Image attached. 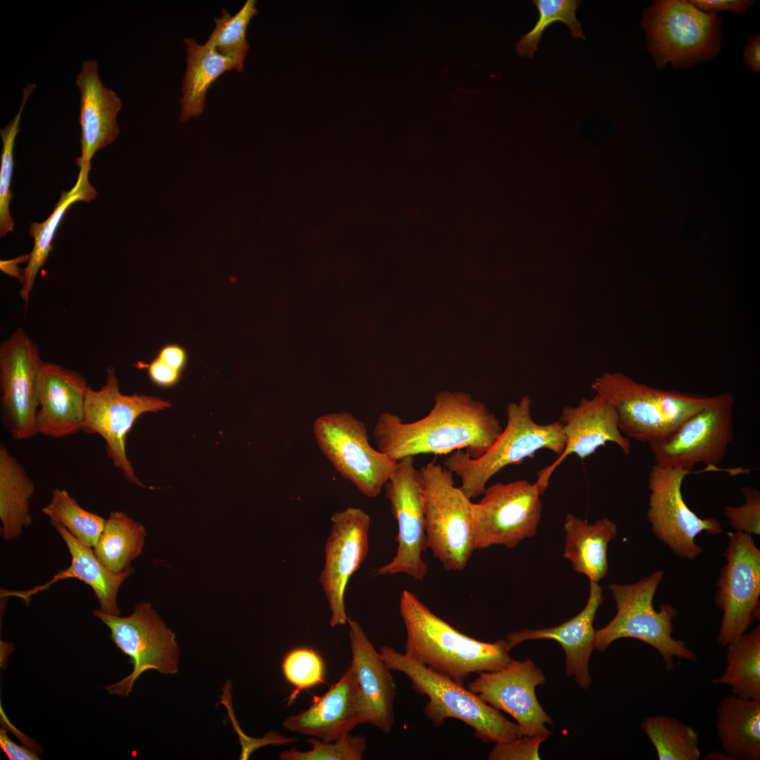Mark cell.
Here are the masks:
<instances>
[{
    "label": "cell",
    "mask_w": 760,
    "mask_h": 760,
    "mask_svg": "<svg viewBox=\"0 0 760 760\" xmlns=\"http://www.w3.org/2000/svg\"><path fill=\"white\" fill-rule=\"evenodd\" d=\"M503 428L483 403L461 392L443 391L429 414L405 422L384 411L378 417L374 438L377 449L398 461L422 454L448 455L463 450L471 457L483 455Z\"/></svg>",
    "instance_id": "1"
},
{
    "label": "cell",
    "mask_w": 760,
    "mask_h": 760,
    "mask_svg": "<svg viewBox=\"0 0 760 760\" xmlns=\"http://www.w3.org/2000/svg\"><path fill=\"white\" fill-rule=\"evenodd\" d=\"M399 612L406 630L405 654L464 685L473 673L500 670L513 661L507 640L486 642L460 632L404 590Z\"/></svg>",
    "instance_id": "2"
},
{
    "label": "cell",
    "mask_w": 760,
    "mask_h": 760,
    "mask_svg": "<svg viewBox=\"0 0 760 760\" xmlns=\"http://www.w3.org/2000/svg\"><path fill=\"white\" fill-rule=\"evenodd\" d=\"M506 414L505 427L483 455L471 457L464 450H458L445 459L444 467L460 479V488L471 500L483 495L489 480L505 467L519 464L542 449L559 456L564 448L561 422H536L528 396L508 404Z\"/></svg>",
    "instance_id": "3"
},
{
    "label": "cell",
    "mask_w": 760,
    "mask_h": 760,
    "mask_svg": "<svg viewBox=\"0 0 760 760\" xmlns=\"http://www.w3.org/2000/svg\"><path fill=\"white\" fill-rule=\"evenodd\" d=\"M379 652L391 670L400 671L410 680L412 688L426 696V718L435 726L446 719H458L471 727L475 735L486 742H506L518 737L517 723L508 720L500 710L482 700L464 685L412 659L389 645Z\"/></svg>",
    "instance_id": "4"
},
{
    "label": "cell",
    "mask_w": 760,
    "mask_h": 760,
    "mask_svg": "<svg viewBox=\"0 0 760 760\" xmlns=\"http://www.w3.org/2000/svg\"><path fill=\"white\" fill-rule=\"evenodd\" d=\"M591 387L614 407L621 432L647 443L673 430L710 398L650 387L619 372L602 373Z\"/></svg>",
    "instance_id": "5"
},
{
    "label": "cell",
    "mask_w": 760,
    "mask_h": 760,
    "mask_svg": "<svg viewBox=\"0 0 760 760\" xmlns=\"http://www.w3.org/2000/svg\"><path fill=\"white\" fill-rule=\"evenodd\" d=\"M721 20L706 13L689 1L657 0L642 10L641 25L655 66L662 70L668 63L673 69L688 68L720 52Z\"/></svg>",
    "instance_id": "6"
},
{
    "label": "cell",
    "mask_w": 760,
    "mask_h": 760,
    "mask_svg": "<svg viewBox=\"0 0 760 760\" xmlns=\"http://www.w3.org/2000/svg\"><path fill=\"white\" fill-rule=\"evenodd\" d=\"M663 575L664 571L658 570L633 584L609 585L617 611L608 624L596 631L595 649L604 652L618 639H637L659 652L668 672L674 669V658L697 659L683 640L672 636V620L678 614L676 609L669 604H661L659 611L653 607V598Z\"/></svg>",
    "instance_id": "7"
},
{
    "label": "cell",
    "mask_w": 760,
    "mask_h": 760,
    "mask_svg": "<svg viewBox=\"0 0 760 760\" xmlns=\"http://www.w3.org/2000/svg\"><path fill=\"white\" fill-rule=\"evenodd\" d=\"M419 475L427 548L445 570L462 571L476 550L472 502L444 466L432 461L419 469Z\"/></svg>",
    "instance_id": "8"
},
{
    "label": "cell",
    "mask_w": 760,
    "mask_h": 760,
    "mask_svg": "<svg viewBox=\"0 0 760 760\" xmlns=\"http://www.w3.org/2000/svg\"><path fill=\"white\" fill-rule=\"evenodd\" d=\"M313 434L320 451L364 496L378 497L398 461L373 448L365 424L348 412L316 418Z\"/></svg>",
    "instance_id": "9"
},
{
    "label": "cell",
    "mask_w": 760,
    "mask_h": 760,
    "mask_svg": "<svg viewBox=\"0 0 760 760\" xmlns=\"http://www.w3.org/2000/svg\"><path fill=\"white\" fill-rule=\"evenodd\" d=\"M110 630L115 645L127 656L133 670L116 683L105 686L111 695H129L136 680L148 670L172 675L179 671V649L175 633L148 602L137 604L127 616L93 611Z\"/></svg>",
    "instance_id": "10"
},
{
    "label": "cell",
    "mask_w": 760,
    "mask_h": 760,
    "mask_svg": "<svg viewBox=\"0 0 760 760\" xmlns=\"http://www.w3.org/2000/svg\"><path fill=\"white\" fill-rule=\"evenodd\" d=\"M730 393L710 396L708 403L666 434L648 443L654 464L692 469L699 463L716 467L733 438Z\"/></svg>",
    "instance_id": "11"
},
{
    "label": "cell",
    "mask_w": 760,
    "mask_h": 760,
    "mask_svg": "<svg viewBox=\"0 0 760 760\" xmlns=\"http://www.w3.org/2000/svg\"><path fill=\"white\" fill-rule=\"evenodd\" d=\"M543 494L536 483L523 479L486 487L481 500L471 504L475 550L512 549L533 537L542 517Z\"/></svg>",
    "instance_id": "12"
},
{
    "label": "cell",
    "mask_w": 760,
    "mask_h": 760,
    "mask_svg": "<svg viewBox=\"0 0 760 760\" xmlns=\"http://www.w3.org/2000/svg\"><path fill=\"white\" fill-rule=\"evenodd\" d=\"M171 405L170 401L152 395L122 393L115 369L108 367L103 386L97 391L88 389L82 431L102 437L108 457L129 482L153 489L144 486L135 475L127 456L126 438L139 416L158 412Z\"/></svg>",
    "instance_id": "13"
},
{
    "label": "cell",
    "mask_w": 760,
    "mask_h": 760,
    "mask_svg": "<svg viewBox=\"0 0 760 760\" xmlns=\"http://www.w3.org/2000/svg\"><path fill=\"white\" fill-rule=\"evenodd\" d=\"M726 564L717 582L716 607L723 612L718 636L725 647L759 618L760 550L752 535L727 533Z\"/></svg>",
    "instance_id": "14"
},
{
    "label": "cell",
    "mask_w": 760,
    "mask_h": 760,
    "mask_svg": "<svg viewBox=\"0 0 760 760\" xmlns=\"http://www.w3.org/2000/svg\"><path fill=\"white\" fill-rule=\"evenodd\" d=\"M692 469L663 467L656 464L649 473L650 490L647 519L655 536L678 556L693 559L702 552L695 541L701 532L723 533L714 517L700 518L685 502L681 486Z\"/></svg>",
    "instance_id": "15"
},
{
    "label": "cell",
    "mask_w": 760,
    "mask_h": 760,
    "mask_svg": "<svg viewBox=\"0 0 760 760\" xmlns=\"http://www.w3.org/2000/svg\"><path fill=\"white\" fill-rule=\"evenodd\" d=\"M384 488L398 524V546L392 559L375 569V574H403L422 581L428 572V566L422 557L427 548L426 520L414 457H405L398 461Z\"/></svg>",
    "instance_id": "16"
},
{
    "label": "cell",
    "mask_w": 760,
    "mask_h": 760,
    "mask_svg": "<svg viewBox=\"0 0 760 760\" xmlns=\"http://www.w3.org/2000/svg\"><path fill=\"white\" fill-rule=\"evenodd\" d=\"M44 364L36 345L22 328L1 343L3 422L15 440H26L36 434L35 417Z\"/></svg>",
    "instance_id": "17"
},
{
    "label": "cell",
    "mask_w": 760,
    "mask_h": 760,
    "mask_svg": "<svg viewBox=\"0 0 760 760\" xmlns=\"http://www.w3.org/2000/svg\"><path fill=\"white\" fill-rule=\"evenodd\" d=\"M331 520L319 582L329 603L330 626L335 627L348 621L346 589L367 556L371 518L360 508L347 507L333 513Z\"/></svg>",
    "instance_id": "18"
},
{
    "label": "cell",
    "mask_w": 760,
    "mask_h": 760,
    "mask_svg": "<svg viewBox=\"0 0 760 760\" xmlns=\"http://www.w3.org/2000/svg\"><path fill=\"white\" fill-rule=\"evenodd\" d=\"M545 682L541 669L528 659L513 660L507 666L493 672H481L468 685V689L498 710L511 715L519 726V736L543 735L552 733L550 717L538 702L536 688Z\"/></svg>",
    "instance_id": "19"
},
{
    "label": "cell",
    "mask_w": 760,
    "mask_h": 760,
    "mask_svg": "<svg viewBox=\"0 0 760 760\" xmlns=\"http://www.w3.org/2000/svg\"><path fill=\"white\" fill-rule=\"evenodd\" d=\"M559 421L562 425L565 446L552 464L536 474L535 483L543 493L552 473L570 455L576 454L584 460L607 442L617 445L625 455L630 453L631 441L621 432L614 407L597 394L590 399L581 398L576 407L564 406Z\"/></svg>",
    "instance_id": "20"
},
{
    "label": "cell",
    "mask_w": 760,
    "mask_h": 760,
    "mask_svg": "<svg viewBox=\"0 0 760 760\" xmlns=\"http://www.w3.org/2000/svg\"><path fill=\"white\" fill-rule=\"evenodd\" d=\"M352 661L349 666L355 686L363 723L388 734L395 723L393 677L360 624L348 619Z\"/></svg>",
    "instance_id": "21"
},
{
    "label": "cell",
    "mask_w": 760,
    "mask_h": 760,
    "mask_svg": "<svg viewBox=\"0 0 760 760\" xmlns=\"http://www.w3.org/2000/svg\"><path fill=\"white\" fill-rule=\"evenodd\" d=\"M89 388L78 372L44 362L35 417L36 434L62 438L82 431Z\"/></svg>",
    "instance_id": "22"
},
{
    "label": "cell",
    "mask_w": 760,
    "mask_h": 760,
    "mask_svg": "<svg viewBox=\"0 0 760 760\" xmlns=\"http://www.w3.org/2000/svg\"><path fill=\"white\" fill-rule=\"evenodd\" d=\"M80 92V124L82 155L77 159L80 168H91L95 153L116 139L119 127L116 117L121 110V99L102 84L96 60L84 61L76 75Z\"/></svg>",
    "instance_id": "23"
},
{
    "label": "cell",
    "mask_w": 760,
    "mask_h": 760,
    "mask_svg": "<svg viewBox=\"0 0 760 760\" xmlns=\"http://www.w3.org/2000/svg\"><path fill=\"white\" fill-rule=\"evenodd\" d=\"M362 723L360 703L348 667L322 696L314 697L308 709L287 716L283 726L291 732L328 742L343 738Z\"/></svg>",
    "instance_id": "24"
},
{
    "label": "cell",
    "mask_w": 760,
    "mask_h": 760,
    "mask_svg": "<svg viewBox=\"0 0 760 760\" xmlns=\"http://www.w3.org/2000/svg\"><path fill=\"white\" fill-rule=\"evenodd\" d=\"M604 600L597 582L590 581V594L583 609L557 626L542 629H522L507 635L511 648L528 640L548 639L559 642L565 652L566 672L577 684L586 689L590 683L589 659L594 649L596 631L593 622Z\"/></svg>",
    "instance_id": "25"
},
{
    "label": "cell",
    "mask_w": 760,
    "mask_h": 760,
    "mask_svg": "<svg viewBox=\"0 0 760 760\" xmlns=\"http://www.w3.org/2000/svg\"><path fill=\"white\" fill-rule=\"evenodd\" d=\"M51 525L60 534L71 556L70 565L59 571L49 581L24 590H1V597L15 596L25 602L51 585L68 578H76L88 585L94 591L100 604V609L105 613L119 616L120 610L118 605V593L122 583L132 574L130 566L120 573H113L106 569L96 556L92 547H89L70 533L63 525L50 521Z\"/></svg>",
    "instance_id": "26"
},
{
    "label": "cell",
    "mask_w": 760,
    "mask_h": 760,
    "mask_svg": "<svg viewBox=\"0 0 760 760\" xmlns=\"http://www.w3.org/2000/svg\"><path fill=\"white\" fill-rule=\"evenodd\" d=\"M564 557L574 571L586 576L590 581L599 582L609 567L607 548L617 535V526L607 518L589 524L572 514L564 519Z\"/></svg>",
    "instance_id": "27"
},
{
    "label": "cell",
    "mask_w": 760,
    "mask_h": 760,
    "mask_svg": "<svg viewBox=\"0 0 760 760\" xmlns=\"http://www.w3.org/2000/svg\"><path fill=\"white\" fill-rule=\"evenodd\" d=\"M716 728L730 760L760 759V699L726 697L716 708Z\"/></svg>",
    "instance_id": "28"
},
{
    "label": "cell",
    "mask_w": 760,
    "mask_h": 760,
    "mask_svg": "<svg viewBox=\"0 0 760 760\" xmlns=\"http://www.w3.org/2000/svg\"><path fill=\"white\" fill-rule=\"evenodd\" d=\"M186 51V70L183 80L180 120L200 115L205 107L206 94L213 83L232 70L241 72L243 65L222 55L214 48L198 44L192 38L184 40Z\"/></svg>",
    "instance_id": "29"
},
{
    "label": "cell",
    "mask_w": 760,
    "mask_h": 760,
    "mask_svg": "<svg viewBox=\"0 0 760 760\" xmlns=\"http://www.w3.org/2000/svg\"><path fill=\"white\" fill-rule=\"evenodd\" d=\"M35 490L25 468L4 445H0L1 536L6 541L20 536L32 523L30 500Z\"/></svg>",
    "instance_id": "30"
},
{
    "label": "cell",
    "mask_w": 760,
    "mask_h": 760,
    "mask_svg": "<svg viewBox=\"0 0 760 760\" xmlns=\"http://www.w3.org/2000/svg\"><path fill=\"white\" fill-rule=\"evenodd\" d=\"M89 170L80 168L74 186L61 193L59 201L51 215L43 222L30 225V234L34 238V246L30 254L27 267L23 272V287L20 295L27 305L33 284L41 267L46 262L53 246L51 242L61 220L68 208L77 201L89 202L96 192L89 182Z\"/></svg>",
    "instance_id": "31"
},
{
    "label": "cell",
    "mask_w": 760,
    "mask_h": 760,
    "mask_svg": "<svg viewBox=\"0 0 760 760\" xmlns=\"http://www.w3.org/2000/svg\"><path fill=\"white\" fill-rule=\"evenodd\" d=\"M146 537L144 525L122 512L113 511L106 519L93 550L106 569L120 573L130 567L131 562L141 554Z\"/></svg>",
    "instance_id": "32"
},
{
    "label": "cell",
    "mask_w": 760,
    "mask_h": 760,
    "mask_svg": "<svg viewBox=\"0 0 760 760\" xmlns=\"http://www.w3.org/2000/svg\"><path fill=\"white\" fill-rule=\"evenodd\" d=\"M727 666L714 684L731 687L733 695L745 699H760V626L745 633L727 646Z\"/></svg>",
    "instance_id": "33"
},
{
    "label": "cell",
    "mask_w": 760,
    "mask_h": 760,
    "mask_svg": "<svg viewBox=\"0 0 760 760\" xmlns=\"http://www.w3.org/2000/svg\"><path fill=\"white\" fill-rule=\"evenodd\" d=\"M641 728L659 760L699 759L698 733L685 723L667 716H650L643 719Z\"/></svg>",
    "instance_id": "34"
},
{
    "label": "cell",
    "mask_w": 760,
    "mask_h": 760,
    "mask_svg": "<svg viewBox=\"0 0 760 760\" xmlns=\"http://www.w3.org/2000/svg\"><path fill=\"white\" fill-rule=\"evenodd\" d=\"M51 521L63 525L84 545L94 548L106 519L83 509L67 490L56 488L50 502L42 509Z\"/></svg>",
    "instance_id": "35"
},
{
    "label": "cell",
    "mask_w": 760,
    "mask_h": 760,
    "mask_svg": "<svg viewBox=\"0 0 760 760\" xmlns=\"http://www.w3.org/2000/svg\"><path fill=\"white\" fill-rule=\"evenodd\" d=\"M256 3L255 0H247L233 15L222 8V15L215 18V28L205 44L243 65L249 49L246 31L251 20L258 13Z\"/></svg>",
    "instance_id": "36"
},
{
    "label": "cell",
    "mask_w": 760,
    "mask_h": 760,
    "mask_svg": "<svg viewBox=\"0 0 760 760\" xmlns=\"http://www.w3.org/2000/svg\"><path fill=\"white\" fill-rule=\"evenodd\" d=\"M539 17L533 29L522 36L516 44V52L532 58L538 49L544 30L551 24L560 21L569 29L572 37L585 39L581 24L576 16L581 4L578 0H534Z\"/></svg>",
    "instance_id": "37"
},
{
    "label": "cell",
    "mask_w": 760,
    "mask_h": 760,
    "mask_svg": "<svg viewBox=\"0 0 760 760\" xmlns=\"http://www.w3.org/2000/svg\"><path fill=\"white\" fill-rule=\"evenodd\" d=\"M36 84L28 83L23 91V99L18 113L4 128L0 134L3 144L0 167V235L4 236L13 231L14 222L9 212V203L13 196L10 190L11 176L14 165L13 148L15 140L20 131V122L26 102L33 92Z\"/></svg>",
    "instance_id": "38"
},
{
    "label": "cell",
    "mask_w": 760,
    "mask_h": 760,
    "mask_svg": "<svg viewBox=\"0 0 760 760\" xmlns=\"http://www.w3.org/2000/svg\"><path fill=\"white\" fill-rule=\"evenodd\" d=\"M281 668L286 680L295 688L289 697V704L301 690L325 683L323 659L312 648L299 647L289 652L283 659Z\"/></svg>",
    "instance_id": "39"
},
{
    "label": "cell",
    "mask_w": 760,
    "mask_h": 760,
    "mask_svg": "<svg viewBox=\"0 0 760 760\" xmlns=\"http://www.w3.org/2000/svg\"><path fill=\"white\" fill-rule=\"evenodd\" d=\"M307 742L311 745L308 751H299L296 747L281 752V760H360L367 748V742L362 735H353L348 733L343 738L334 742H324L315 737H310Z\"/></svg>",
    "instance_id": "40"
},
{
    "label": "cell",
    "mask_w": 760,
    "mask_h": 760,
    "mask_svg": "<svg viewBox=\"0 0 760 760\" xmlns=\"http://www.w3.org/2000/svg\"><path fill=\"white\" fill-rule=\"evenodd\" d=\"M745 502L740 506H726L724 515L730 525L737 531L748 534H760V492L756 487L742 488Z\"/></svg>",
    "instance_id": "41"
},
{
    "label": "cell",
    "mask_w": 760,
    "mask_h": 760,
    "mask_svg": "<svg viewBox=\"0 0 760 760\" xmlns=\"http://www.w3.org/2000/svg\"><path fill=\"white\" fill-rule=\"evenodd\" d=\"M547 737L538 735L521 736L506 742L495 743L488 755L490 760L540 759L538 749Z\"/></svg>",
    "instance_id": "42"
},
{
    "label": "cell",
    "mask_w": 760,
    "mask_h": 760,
    "mask_svg": "<svg viewBox=\"0 0 760 760\" xmlns=\"http://www.w3.org/2000/svg\"><path fill=\"white\" fill-rule=\"evenodd\" d=\"M148 369L151 380L157 386L170 388L180 380L182 372L156 357L149 364H143Z\"/></svg>",
    "instance_id": "43"
},
{
    "label": "cell",
    "mask_w": 760,
    "mask_h": 760,
    "mask_svg": "<svg viewBox=\"0 0 760 760\" xmlns=\"http://www.w3.org/2000/svg\"><path fill=\"white\" fill-rule=\"evenodd\" d=\"M697 9L706 13L717 14L720 11H729L745 15L749 6L754 2L751 0H689Z\"/></svg>",
    "instance_id": "44"
},
{
    "label": "cell",
    "mask_w": 760,
    "mask_h": 760,
    "mask_svg": "<svg viewBox=\"0 0 760 760\" xmlns=\"http://www.w3.org/2000/svg\"><path fill=\"white\" fill-rule=\"evenodd\" d=\"M0 747L10 760H37L39 756L32 750L13 742L5 728L0 730Z\"/></svg>",
    "instance_id": "45"
},
{
    "label": "cell",
    "mask_w": 760,
    "mask_h": 760,
    "mask_svg": "<svg viewBox=\"0 0 760 760\" xmlns=\"http://www.w3.org/2000/svg\"><path fill=\"white\" fill-rule=\"evenodd\" d=\"M156 357L180 372L184 370L188 360L186 350L176 343H170L163 346Z\"/></svg>",
    "instance_id": "46"
},
{
    "label": "cell",
    "mask_w": 760,
    "mask_h": 760,
    "mask_svg": "<svg viewBox=\"0 0 760 760\" xmlns=\"http://www.w3.org/2000/svg\"><path fill=\"white\" fill-rule=\"evenodd\" d=\"M743 62L754 72L760 70V37L755 34L749 37L748 44L743 51Z\"/></svg>",
    "instance_id": "47"
},
{
    "label": "cell",
    "mask_w": 760,
    "mask_h": 760,
    "mask_svg": "<svg viewBox=\"0 0 760 760\" xmlns=\"http://www.w3.org/2000/svg\"><path fill=\"white\" fill-rule=\"evenodd\" d=\"M29 258H30V254L24 255V256H21V257H20L18 258L15 259L14 260L1 261V270L3 272H4L5 273L19 279L20 281L23 283V275L20 274V272H18V269L17 268L16 264L18 262H19L25 261V260L28 262Z\"/></svg>",
    "instance_id": "48"
}]
</instances>
